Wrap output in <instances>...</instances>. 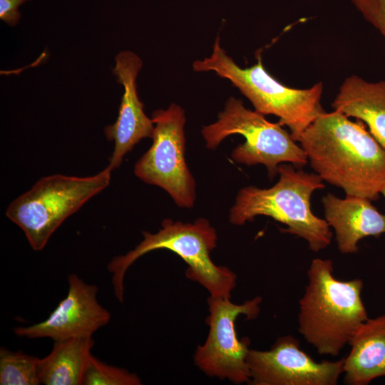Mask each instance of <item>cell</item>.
I'll use <instances>...</instances> for the list:
<instances>
[{
	"label": "cell",
	"instance_id": "cell-1",
	"mask_svg": "<svg viewBox=\"0 0 385 385\" xmlns=\"http://www.w3.org/2000/svg\"><path fill=\"white\" fill-rule=\"evenodd\" d=\"M358 120L338 111L324 112L298 140L311 167L346 195L371 201L385 183V148Z\"/></svg>",
	"mask_w": 385,
	"mask_h": 385
},
{
	"label": "cell",
	"instance_id": "cell-2",
	"mask_svg": "<svg viewBox=\"0 0 385 385\" xmlns=\"http://www.w3.org/2000/svg\"><path fill=\"white\" fill-rule=\"evenodd\" d=\"M299 302L298 331L320 355L337 356L369 317L361 298L363 281L334 277L330 260L314 259Z\"/></svg>",
	"mask_w": 385,
	"mask_h": 385
},
{
	"label": "cell",
	"instance_id": "cell-3",
	"mask_svg": "<svg viewBox=\"0 0 385 385\" xmlns=\"http://www.w3.org/2000/svg\"><path fill=\"white\" fill-rule=\"evenodd\" d=\"M278 174V182L270 188L247 186L239 190L230 210V222L242 225L256 216H268L287 226L280 229L282 232L306 240L312 251L326 248L333 236L330 226L310 207L312 194L324 188L322 179L285 163L279 165Z\"/></svg>",
	"mask_w": 385,
	"mask_h": 385
},
{
	"label": "cell",
	"instance_id": "cell-4",
	"mask_svg": "<svg viewBox=\"0 0 385 385\" xmlns=\"http://www.w3.org/2000/svg\"><path fill=\"white\" fill-rule=\"evenodd\" d=\"M192 68L196 72L213 71L230 81L252 103L256 111L278 117L279 123L288 127L296 142L305 129L325 112L321 104L322 82L304 89L288 87L268 73L260 56L255 64L242 68L222 48L219 36L214 42L211 55L195 61Z\"/></svg>",
	"mask_w": 385,
	"mask_h": 385
},
{
	"label": "cell",
	"instance_id": "cell-5",
	"mask_svg": "<svg viewBox=\"0 0 385 385\" xmlns=\"http://www.w3.org/2000/svg\"><path fill=\"white\" fill-rule=\"evenodd\" d=\"M143 240L123 255L114 257L107 268L111 274V282L119 302L124 300V278L128 268L145 254L166 249L180 257L188 265L186 277L203 286L212 297H229L236 284V275L227 267L216 265L210 252L217 245L216 231L204 218L194 222H162V228L156 233L143 232Z\"/></svg>",
	"mask_w": 385,
	"mask_h": 385
},
{
	"label": "cell",
	"instance_id": "cell-6",
	"mask_svg": "<svg viewBox=\"0 0 385 385\" xmlns=\"http://www.w3.org/2000/svg\"><path fill=\"white\" fill-rule=\"evenodd\" d=\"M111 171L106 167L91 176L41 178L9 205L6 215L22 230L32 249L40 251L66 219L108 186Z\"/></svg>",
	"mask_w": 385,
	"mask_h": 385
},
{
	"label": "cell",
	"instance_id": "cell-7",
	"mask_svg": "<svg viewBox=\"0 0 385 385\" xmlns=\"http://www.w3.org/2000/svg\"><path fill=\"white\" fill-rule=\"evenodd\" d=\"M201 133L209 149L216 148L230 135H242L245 143L233 149L232 160L246 165L262 164L271 178L277 175L281 163L302 167L308 160L303 148L279 123L268 121L264 115L247 109L242 100L235 97L226 101L217 120L202 126Z\"/></svg>",
	"mask_w": 385,
	"mask_h": 385
},
{
	"label": "cell",
	"instance_id": "cell-8",
	"mask_svg": "<svg viewBox=\"0 0 385 385\" xmlns=\"http://www.w3.org/2000/svg\"><path fill=\"white\" fill-rule=\"evenodd\" d=\"M152 119L153 143L135 163L134 173L166 191L178 206L191 208L196 197L195 182L185 158V111L171 103L167 109L155 111Z\"/></svg>",
	"mask_w": 385,
	"mask_h": 385
},
{
	"label": "cell",
	"instance_id": "cell-9",
	"mask_svg": "<svg viewBox=\"0 0 385 385\" xmlns=\"http://www.w3.org/2000/svg\"><path fill=\"white\" fill-rule=\"evenodd\" d=\"M261 297L243 304L231 302L229 297H212L207 299L209 333L204 344L195 353L197 366L206 375L228 379L236 384L250 382L247 358L250 350L247 337L238 339L235 321L240 315L255 319L260 312Z\"/></svg>",
	"mask_w": 385,
	"mask_h": 385
},
{
	"label": "cell",
	"instance_id": "cell-10",
	"mask_svg": "<svg viewBox=\"0 0 385 385\" xmlns=\"http://www.w3.org/2000/svg\"><path fill=\"white\" fill-rule=\"evenodd\" d=\"M253 385H337L344 358L316 361L292 335L282 336L269 350L250 349L247 358Z\"/></svg>",
	"mask_w": 385,
	"mask_h": 385
},
{
	"label": "cell",
	"instance_id": "cell-11",
	"mask_svg": "<svg viewBox=\"0 0 385 385\" xmlns=\"http://www.w3.org/2000/svg\"><path fill=\"white\" fill-rule=\"evenodd\" d=\"M66 296L43 321L14 329L16 335L29 339L49 338L53 341L93 337L111 319V313L97 299L98 287L85 282L78 275L68 276Z\"/></svg>",
	"mask_w": 385,
	"mask_h": 385
},
{
	"label": "cell",
	"instance_id": "cell-12",
	"mask_svg": "<svg viewBox=\"0 0 385 385\" xmlns=\"http://www.w3.org/2000/svg\"><path fill=\"white\" fill-rule=\"evenodd\" d=\"M141 67V59L130 51L115 56L113 72L123 85L124 93L116 121L105 128L106 138L115 143L107 166L111 170L120 165L125 155L140 140L151 138L154 129L153 120L145 115L138 96L136 78Z\"/></svg>",
	"mask_w": 385,
	"mask_h": 385
},
{
	"label": "cell",
	"instance_id": "cell-13",
	"mask_svg": "<svg viewBox=\"0 0 385 385\" xmlns=\"http://www.w3.org/2000/svg\"><path fill=\"white\" fill-rule=\"evenodd\" d=\"M322 204L325 220L334 229L338 249L343 254L357 252L358 242L366 237L385 234V215L369 199L349 195L341 199L328 193Z\"/></svg>",
	"mask_w": 385,
	"mask_h": 385
},
{
	"label": "cell",
	"instance_id": "cell-14",
	"mask_svg": "<svg viewBox=\"0 0 385 385\" xmlns=\"http://www.w3.org/2000/svg\"><path fill=\"white\" fill-rule=\"evenodd\" d=\"M344 358V382L367 385L385 376V315L368 318L356 329Z\"/></svg>",
	"mask_w": 385,
	"mask_h": 385
},
{
	"label": "cell",
	"instance_id": "cell-15",
	"mask_svg": "<svg viewBox=\"0 0 385 385\" xmlns=\"http://www.w3.org/2000/svg\"><path fill=\"white\" fill-rule=\"evenodd\" d=\"M332 106L334 111L365 123L385 148V80L371 82L356 75L348 76Z\"/></svg>",
	"mask_w": 385,
	"mask_h": 385
},
{
	"label": "cell",
	"instance_id": "cell-16",
	"mask_svg": "<svg viewBox=\"0 0 385 385\" xmlns=\"http://www.w3.org/2000/svg\"><path fill=\"white\" fill-rule=\"evenodd\" d=\"M93 345L92 337L54 341L51 352L38 359L40 383L81 385Z\"/></svg>",
	"mask_w": 385,
	"mask_h": 385
},
{
	"label": "cell",
	"instance_id": "cell-17",
	"mask_svg": "<svg viewBox=\"0 0 385 385\" xmlns=\"http://www.w3.org/2000/svg\"><path fill=\"white\" fill-rule=\"evenodd\" d=\"M38 359L21 351L0 349L1 385L40 384Z\"/></svg>",
	"mask_w": 385,
	"mask_h": 385
},
{
	"label": "cell",
	"instance_id": "cell-18",
	"mask_svg": "<svg viewBox=\"0 0 385 385\" xmlns=\"http://www.w3.org/2000/svg\"><path fill=\"white\" fill-rule=\"evenodd\" d=\"M135 374L116 366L108 364L91 355L83 374V385H140Z\"/></svg>",
	"mask_w": 385,
	"mask_h": 385
},
{
	"label": "cell",
	"instance_id": "cell-19",
	"mask_svg": "<svg viewBox=\"0 0 385 385\" xmlns=\"http://www.w3.org/2000/svg\"><path fill=\"white\" fill-rule=\"evenodd\" d=\"M364 19L385 38V0H351Z\"/></svg>",
	"mask_w": 385,
	"mask_h": 385
},
{
	"label": "cell",
	"instance_id": "cell-20",
	"mask_svg": "<svg viewBox=\"0 0 385 385\" xmlns=\"http://www.w3.org/2000/svg\"><path fill=\"white\" fill-rule=\"evenodd\" d=\"M29 0H0V19L9 26H15L21 17L18 9Z\"/></svg>",
	"mask_w": 385,
	"mask_h": 385
},
{
	"label": "cell",
	"instance_id": "cell-21",
	"mask_svg": "<svg viewBox=\"0 0 385 385\" xmlns=\"http://www.w3.org/2000/svg\"><path fill=\"white\" fill-rule=\"evenodd\" d=\"M380 193H381L384 195V197H385V183L382 186V188H381V189L380 190Z\"/></svg>",
	"mask_w": 385,
	"mask_h": 385
}]
</instances>
